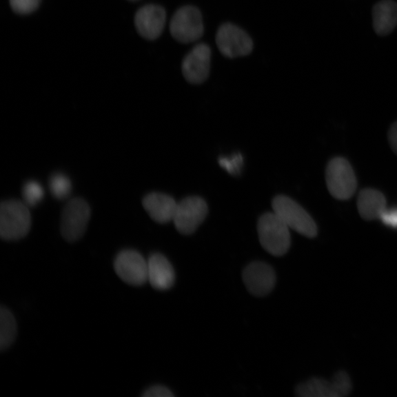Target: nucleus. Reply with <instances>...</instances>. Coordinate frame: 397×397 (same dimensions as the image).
I'll use <instances>...</instances> for the list:
<instances>
[{"label":"nucleus","instance_id":"4","mask_svg":"<svg viewBox=\"0 0 397 397\" xmlns=\"http://www.w3.org/2000/svg\"><path fill=\"white\" fill-rule=\"evenodd\" d=\"M326 182L331 195L340 201L348 200L357 190L354 171L343 158H336L329 162L326 170Z\"/></svg>","mask_w":397,"mask_h":397},{"label":"nucleus","instance_id":"23","mask_svg":"<svg viewBox=\"0 0 397 397\" xmlns=\"http://www.w3.org/2000/svg\"><path fill=\"white\" fill-rule=\"evenodd\" d=\"M145 397H173L172 392L162 385L152 386L143 395Z\"/></svg>","mask_w":397,"mask_h":397},{"label":"nucleus","instance_id":"1","mask_svg":"<svg viewBox=\"0 0 397 397\" xmlns=\"http://www.w3.org/2000/svg\"><path fill=\"white\" fill-rule=\"evenodd\" d=\"M289 227L274 212L258 221V233L263 248L274 256H283L291 245Z\"/></svg>","mask_w":397,"mask_h":397},{"label":"nucleus","instance_id":"22","mask_svg":"<svg viewBox=\"0 0 397 397\" xmlns=\"http://www.w3.org/2000/svg\"><path fill=\"white\" fill-rule=\"evenodd\" d=\"M9 2L15 13L26 15L32 13L38 8L41 0H9Z\"/></svg>","mask_w":397,"mask_h":397},{"label":"nucleus","instance_id":"16","mask_svg":"<svg viewBox=\"0 0 397 397\" xmlns=\"http://www.w3.org/2000/svg\"><path fill=\"white\" fill-rule=\"evenodd\" d=\"M372 17L377 34H390L397 26V3L394 0H382L374 6Z\"/></svg>","mask_w":397,"mask_h":397},{"label":"nucleus","instance_id":"9","mask_svg":"<svg viewBox=\"0 0 397 397\" xmlns=\"http://www.w3.org/2000/svg\"><path fill=\"white\" fill-rule=\"evenodd\" d=\"M207 212L203 198L198 196L184 198L176 206L173 219L176 229L184 235L193 234L205 220Z\"/></svg>","mask_w":397,"mask_h":397},{"label":"nucleus","instance_id":"19","mask_svg":"<svg viewBox=\"0 0 397 397\" xmlns=\"http://www.w3.org/2000/svg\"><path fill=\"white\" fill-rule=\"evenodd\" d=\"M50 190L54 197L59 200L70 196L72 191V183L68 176L61 174H54L49 182Z\"/></svg>","mask_w":397,"mask_h":397},{"label":"nucleus","instance_id":"20","mask_svg":"<svg viewBox=\"0 0 397 397\" xmlns=\"http://www.w3.org/2000/svg\"><path fill=\"white\" fill-rule=\"evenodd\" d=\"M24 203L29 207H34L39 203L44 196L42 185L35 181L27 182L22 190Z\"/></svg>","mask_w":397,"mask_h":397},{"label":"nucleus","instance_id":"10","mask_svg":"<svg viewBox=\"0 0 397 397\" xmlns=\"http://www.w3.org/2000/svg\"><path fill=\"white\" fill-rule=\"evenodd\" d=\"M114 269L128 284L142 285L148 281V262L135 250L119 252L114 262Z\"/></svg>","mask_w":397,"mask_h":397},{"label":"nucleus","instance_id":"6","mask_svg":"<svg viewBox=\"0 0 397 397\" xmlns=\"http://www.w3.org/2000/svg\"><path fill=\"white\" fill-rule=\"evenodd\" d=\"M91 216L90 205L77 197L65 205L61 216V234L68 241L81 238L85 234Z\"/></svg>","mask_w":397,"mask_h":397},{"label":"nucleus","instance_id":"5","mask_svg":"<svg viewBox=\"0 0 397 397\" xmlns=\"http://www.w3.org/2000/svg\"><path fill=\"white\" fill-rule=\"evenodd\" d=\"M170 32L176 41L183 43L200 39L204 33L201 11L192 6H186L176 10L171 20Z\"/></svg>","mask_w":397,"mask_h":397},{"label":"nucleus","instance_id":"26","mask_svg":"<svg viewBox=\"0 0 397 397\" xmlns=\"http://www.w3.org/2000/svg\"><path fill=\"white\" fill-rule=\"evenodd\" d=\"M131 1H136V0H131Z\"/></svg>","mask_w":397,"mask_h":397},{"label":"nucleus","instance_id":"24","mask_svg":"<svg viewBox=\"0 0 397 397\" xmlns=\"http://www.w3.org/2000/svg\"><path fill=\"white\" fill-rule=\"evenodd\" d=\"M380 219L385 225L397 228V208L390 210L386 208Z\"/></svg>","mask_w":397,"mask_h":397},{"label":"nucleus","instance_id":"18","mask_svg":"<svg viewBox=\"0 0 397 397\" xmlns=\"http://www.w3.org/2000/svg\"><path fill=\"white\" fill-rule=\"evenodd\" d=\"M17 334L16 319L6 307L0 309V349L5 350L13 344Z\"/></svg>","mask_w":397,"mask_h":397},{"label":"nucleus","instance_id":"11","mask_svg":"<svg viewBox=\"0 0 397 397\" xmlns=\"http://www.w3.org/2000/svg\"><path fill=\"white\" fill-rule=\"evenodd\" d=\"M212 51L206 43L197 44L182 63L185 79L192 84L205 82L211 70Z\"/></svg>","mask_w":397,"mask_h":397},{"label":"nucleus","instance_id":"15","mask_svg":"<svg viewBox=\"0 0 397 397\" xmlns=\"http://www.w3.org/2000/svg\"><path fill=\"white\" fill-rule=\"evenodd\" d=\"M148 281L153 288L167 290L174 285L175 274L173 267L161 254H153L148 260Z\"/></svg>","mask_w":397,"mask_h":397},{"label":"nucleus","instance_id":"21","mask_svg":"<svg viewBox=\"0 0 397 397\" xmlns=\"http://www.w3.org/2000/svg\"><path fill=\"white\" fill-rule=\"evenodd\" d=\"M243 157L241 154L236 153L230 157H221L218 163L221 167L230 174H238L243 165Z\"/></svg>","mask_w":397,"mask_h":397},{"label":"nucleus","instance_id":"12","mask_svg":"<svg viewBox=\"0 0 397 397\" xmlns=\"http://www.w3.org/2000/svg\"><path fill=\"white\" fill-rule=\"evenodd\" d=\"M165 20L167 14L163 8L157 5H147L137 11L135 26L143 38L154 40L162 34Z\"/></svg>","mask_w":397,"mask_h":397},{"label":"nucleus","instance_id":"17","mask_svg":"<svg viewBox=\"0 0 397 397\" xmlns=\"http://www.w3.org/2000/svg\"><path fill=\"white\" fill-rule=\"evenodd\" d=\"M357 205L360 216L371 221L380 218L386 210V200L379 191L367 189L360 192Z\"/></svg>","mask_w":397,"mask_h":397},{"label":"nucleus","instance_id":"2","mask_svg":"<svg viewBox=\"0 0 397 397\" xmlns=\"http://www.w3.org/2000/svg\"><path fill=\"white\" fill-rule=\"evenodd\" d=\"M31 216L28 206L19 201L10 200L0 206V236L6 241L24 238L29 233Z\"/></svg>","mask_w":397,"mask_h":397},{"label":"nucleus","instance_id":"3","mask_svg":"<svg viewBox=\"0 0 397 397\" xmlns=\"http://www.w3.org/2000/svg\"><path fill=\"white\" fill-rule=\"evenodd\" d=\"M273 212L289 228L297 233L314 238L317 234V227L305 210L292 198L280 195L272 201Z\"/></svg>","mask_w":397,"mask_h":397},{"label":"nucleus","instance_id":"25","mask_svg":"<svg viewBox=\"0 0 397 397\" xmlns=\"http://www.w3.org/2000/svg\"><path fill=\"white\" fill-rule=\"evenodd\" d=\"M389 141L392 150L397 154V121L389 132Z\"/></svg>","mask_w":397,"mask_h":397},{"label":"nucleus","instance_id":"13","mask_svg":"<svg viewBox=\"0 0 397 397\" xmlns=\"http://www.w3.org/2000/svg\"><path fill=\"white\" fill-rule=\"evenodd\" d=\"M243 280L249 292L263 296L272 292L276 282L273 269L262 262L252 263L243 272Z\"/></svg>","mask_w":397,"mask_h":397},{"label":"nucleus","instance_id":"7","mask_svg":"<svg viewBox=\"0 0 397 397\" xmlns=\"http://www.w3.org/2000/svg\"><path fill=\"white\" fill-rule=\"evenodd\" d=\"M351 390L349 375L339 371L331 380L313 378L306 381L298 386L296 392L302 397H342L349 394Z\"/></svg>","mask_w":397,"mask_h":397},{"label":"nucleus","instance_id":"14","mask_svg":"<svg viewBox=\"0 0 397 397\" xmlns=\"http://www.w3.org/2000/svg\"><path fill=\"white\" fill-rule=\"evenodd\" d=\"M143 206L154 222L165 224L173 222L178 203L169 195L151 193L143 198Z\"/></svg>","mask_w":397,"mask_h":397},{"label":"nucleus","instance_id":"8","mask_svg":"<svg viewBox=\"0 0 397 397\" xmlns=\"http://www.w3.org/2000/svg\"><path fill=\"white\" fill-rule=\"evenodd\" d=\"M216 42L221 53L230 59L246 57L253 50V42L247 33L230 23L218 28Z\"/></svg>","mask_w":397,"mask_h":397}]
</instances>
